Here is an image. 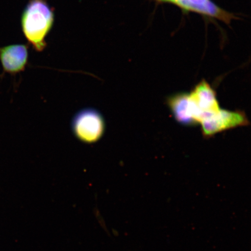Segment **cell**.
Listing matches in <instances>:
<instances>
[{
    "mask_svg": "<svg viewBox=\"0 0 251 251\" xmlns=\"http://www.w3.org/2000/svg\"><path fill=\"white\" fill-rule=\"evenodd\" d=\"M54 11L46 0H29L21 18V29L29 45L37 52L47 46L46 38L54 26Z\"/></svg>",
    "mask_w": 251,
    "mask_h": 251,
    "instance_id": "cell-1",
    "label": "cell"
},
{
    "mask_svg": "<svg viewBox=\"0 0 251 251\" xmlns=\"http://www.w3.org/2000/svg\"><path fill=\"white\" fill-rule=\"evenodd\" d=\"M72 132L76 139L85 144L99 142L104 136L106 122L101 113L93 108L77 112L71 122Z\"/></svg>",
    "mask_w": 251,
    "mask_h": 251,
    "instance_id": "cell-2",
    "label": "cell"
},
{
    "mask_svg": "<svg viewBox=\"0 0 251 251\" xmlns=\"http://www.w3.org/2000/svg\"><path fill=\"white\" fill-rule=\"evenodd\" d=\"M191 115L196 125L221 109L213 88L203 80L188 93Z\"/></svg>",
    "mask_w": 251,
    "mask_h": 251,
    "instance_id": "cell-3",
    "label": "cell"
},
{
    "mask_svg": "<svg viewBox=\"0 0 251 251\" xmlns=\"http://www.w3.org/2000/svg\"><path fill=\"white\" fill-rule=\"evenodd\" d=\"M249 124V119L244 112L223 109L203 119L200 124L202 134L205 137L213 136L231 128L246 126Z\"/></svg>",
    "mask_w": 251,
    "mask_h": 251,
    "instance_id": "cell-4",
    "label": "cell"
},
{
    "mask_svg": "<svg viewBox=\"0 0 251 251\" xmlns=\"http://www.w3.org/2000/svg\"><path fill=\"white\" fill-rule=\"evenodd\" d=\"M0 62L3 74L15 76L25 71L29 63V46L14 44L0 47Z\"/></svg>",
    "mask_w": 251,
    "mask_h": 251,
    "instance_id": "cell-5",
    "label": "cell"
},
{
    "mask_svg": "<svg viewBox=\"0 0 251 251\" xmlns=\"http://www.w3.org/2000/svg\"><path fill=\"white\" fill-rule=\"evenodd\" d=\"M167 104L176 120L181 125L196 126L191 115L188 93H180L168 97Z\"/></svg>",
    "mask_w": 251,
    "mask_h": 251,
    "instance_id": "cell-6",
    "label": "cell"
},
{
    "mask_svg": "<svg viewBox=\"0 0 251 251\" xmlns=\"http://www.w3.org/2000/svg\"><path fill=\"white\" fill-rule=\"evenodd\" d=\"M178 6L184 10L208 15L226 23H230L233 18V15L219 8L210 0H181Z\"/></svg>",
    "mask_w": 251,
    "mask_h": 251,
    "instance_id": "cell-7",
    "label": "cell"
},
{
    "mask_svg": "<svg viewBox=\"0 0 251 251\" xmlns=\"http://www.w3.org/2000/svg\"><path fill=\"white\" fill-rule=\"evenodd\" d=\"M162 1H168L174 3V4L178 5L179 4L181 0H162Z\"/></svg>",
    "mask_w": 251,
    "mask_h": 251,
    "instance_id": "cell-8",
    "label": "cell"
},
{
    "mask_svg": "<svg viewBox=\"0 0 251 251\" xmlns=\"http://www.w3.org/2000/svg\"><path fill=\"white\" fill-rule=\"evenodd\" d=\"M158 1H162V0H158Z\"/></svg>",
    "mask_w": 251,
    "mask_h": 251,
    "instance_id": "cell-9",
    "label": "cell"
}]
</instances>
